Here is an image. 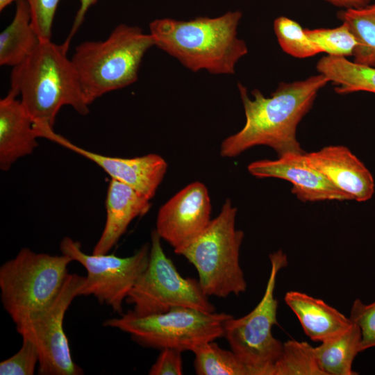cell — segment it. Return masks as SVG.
<instances>
[{
  "mask_svg": "<svg viewBox=\"0 0 375 375\" xmlns=\"http://www.w3.org/2000/svg\"><path fill=\"white\" fill-rule=\"evenodd\" d=\"M328 82L318 74L301 81L281 82L269 97L254 89L251 92L253 99L246 87L238 83L245 124L240 131L222 141L220 155L235 157L258 145L271 147L278 156L303 153L297 139V128L311 109L319 91Z\"/></svg>",
  "mask_w": 375,
  "mask_h": 375,
  "instance_id": "6da1fadb",
  "label": "cell"
},
{
  "mask_svg": "<svg viewBox=\"0 0 375 375\" xmlns=\"http://www.w3.org/2000/svg\"><path fill=\"white\" fill-rule=\"evenodd\" d=\"M242 17L235 10L216 17L156 19L149 24V34L155 47L192 72L233 74L238 62L248 53L245 42L238 36Z\"/></svg>",
  "mask_w": 375,
  "mask_h": 375,
  "instance_id": "7a4b0ae2",
  "label": "cell"
},
{
  "mask_svg": "<svg viewBox=\"0 0 375 375\" xmlns=\"http://www.w3.org/2000/svg\"><path fill=\"white\" fill-rule=\"evenodd\" d=\"M65 42L41 41L21 63L12 68V90L32 118L35 130L53 128L56 117L63 106L78 114L89 113L77 72L67 58Z\"/></svg>",
  "mask_w": 375,
  "mask_h": 375,
  "instance_id": "3957f363",
  "label": "cell"
},
{
  "mask_svg": "<svg viewBox=\"0 0 375 375\" xmlns=\"http://www.w3.org/2000/svg\"><path fill=\"white\" fill-rule=\"evenodd\" d=\"M154 46L149 33L122 24L103 41H85L72 57L88 105L102 95L133 84L146 52Z\"/></svg>",
  "mask_w": 375,
  "mask_h": 375,
  "instance_id": "277c9868",
  "label": "cell"
},
{
  "mask_svg": "<svg viewBox=\"0 0 375 375\" xmlns=\"http://www.w3.org/2000/svg\"><path fill=\"white\" fill-rule=\"evenodd\" d=\"M236 215L237 208L227 199L203 233L176 253L194 265L208 297L225 298L239 295L247 289L240 264L244 233L235 228Z\"/></svg>",
  "mask_w": 375,
  "mask_h": 375,
  "instance_id": "5b68a950",
  "label": "cell"
},
{
  "mask_svg": "<svg viewBox=\"0 0 375 375\" xmlns=\"http://www.w3.org/2000/svg\"><path fill=\"white\" fill-rule=\"evenodd\" d=\"M69 256L23 248L0 267L2 306L15 324L48 306L69 274Z\"/></svg>",
  "mask_w": 375,
  "mask_h": 375,
  "instance_id": "8992f818",
  "label": "cell"
},
{
  "mask_svg": "<svg viewBox=\"0 0 375 375\" xmlns=\"http://www.w3.org/2000/svg\"><path fill=\"white\" fill-rule=\"evenodd\" d=\"M231 317L224 312L178 307L142 317L128 310L118 317L106 319L103 325L128 333L143 347L183 352L192 351L201 344L223 337L224 323Z\"/></svg>",
  "mask_w": 375,
  "mask_h": 375,
  "instance_id": "52a82bcc",
  "label": "cell"
},
{
  "mask_svg": "<svg viewBox=\"0 0 375 375\" xmlns=\"http://www.w3.org/2000/svg\"><path fill=\"white\" fill-rule=\"evenodd\" d=\"M271 270L263 296L257 306L240 318L232 316L224 323V336L231 349L248 369L249 375H272L283 343L272 335L278 324V301L274 297L278 272L288 265L282 250L269 255Z\"/></svg>",
  "mask_w": 375,
  "mask_h": 375,
  "instance_id": "ba28073f",
  "label": "cell"
},
{
  "mask_svg": "<svg viewBox=\"0 0 375 375\" xmlns=\"http://www.w3.org/2000/svg\"><path fill=\"white\" fill-rule=\"evenodd\" d=\"M148 265L130 291L126 301L133 306L137 316H147L167 312L178 307L190 308L205 312H214L198 280L183 277L161 245V238L155 229L151 234Z\"/></svg>",
  "mask_w": 375,
  "mask_h": 375,
  "instance_id": "9c48e42d",
  "label": "cell"
},
{
  "mask_svg": "<svg viewBox=\"0 0 375 375\" xmlns=\"http://www.w3.org/2000/svg\"><path fill=\"white\" fill-rule=\"evenodd\" d=\"M85 276L68 274L57 296L42 310L17 324L22 337L31 340L39 354L40 375H82L83 370L72 359L64 331L65 313L79 296Z\"/></svg>",
  "mask_w": 375,
  "mask_h": 375,
  "instance_id": "30bf717a",
  "label": "cell"
},
{
  "mask_svg": "<svg viewBox=\"0 0 375 375\" xmlns=\"http://www.w3.org/2000/svg\"><path fill=\"white\" fill-rule=\"evenodd\" d=\"M151 244H143L133 255L119 257L114 254H88L81 244L70 237L60 243L61 253L83 266L87 272L79 296H92L101 304L123 314V303L135 282L146 269Z\"/></svg>",
  "mask_w": 375,
  "mask_h": 375,
  "instance_id": "8fae6325",
  "label": "cell"
},
{
  "mask_svg": "<svg viewBox=\"0 0 375 375\" xmlns=\"http://www.w3.org/2000/svg\"><path fill=\"white\" fill-rule=\"evenodd\" d=\"M210 214L207 188L199 181L191 183L160 208L155 230L177 253L203 233Z\"/></svg>",
  "mask_w": 375,
  "mask_h": 375,
  "instance_id": "7c38bea8",
  "label": "cell"
},
{
  "mask_svg": "<svg viewBox=\"0 0 375 375\" xmlns=\"http://www.w3.org/2000/svg\"><path fill=\"white\" fill-rule=\"evenodd\" d=\"M40 138L49 140L92 161L111 179L131 186L149 200L154 197L167 172L165 160L156 153L130 158L104 156L73 144L53 129L44 131Z\"/></svg>",
  "mask_w": 375,
  "mask_h": 375,
  "instance_id": "4fadbf2b",
  "label": "cell"
},
{
  "mask_svg": "<svg viewBox=\"0 0 375 375\" xmlns=\"http://www.w3.org/2000/svg\"><path fill=\"white\" fill-rule=\"evenodd\" d=\"M305 152L290 153L278 159H263L248 165L249 172L257 178H277L292 185L291 192L303 202L351 200L322 174L306 161Z\"/></svg>",
  "mask_w": 375,
  "mask_h": 375,
  "instance_id": "5bb4252c",
  "label": "cell"
},
{
  "mask_svg": "<svg viewBox=\"0 0 375 375\" xmlns=\"http://www.w3.org/2000/svg\"><path fill=\"white\" fill-rule=\"evenodd\" d=\"M304 156L310 167L322 174L351 200L363 202L372 197L375 189L372 174L347 147L331 145L305 153Z\"/></svg>",
  "mask_w": 375,
  "mask_h": 375,
  "instance_id": "9a60e30c",
  "label": "cell"
},
{
  "mask_svg": "<svg viewBox=\"0 0 375 375\" xmlns=\"http://www.w3.org/2000/svg\"><path fill=\"white\" fill-rule=\"evenodd\" d=\"M17 96L10 89L0 100V168L3 172L38 146L34 122Z\"/></svg>",
  "mask_w": 375,
  "mask_h": 375,
  "instance_id": "2e32d148",
  "label": "cell"
},
{
  "mask_svg": "<svg viewBox=\"0 0 375 375\" xmlns=\"http://www.w3.org/2000/svg\"><path fill=\"white\" fill-rule=\"evenodd\" d=\"M151 208L150 200L131 186L111 179L106 198L104 228L92 253H108L126 233L131 222Z\"/></svg>",
  "mask_w": 375,
  "mask_h": 375,
  "instance_id": "e0dca14e",
  "label": "cell"
},
{
  "mask_svg": "<svg viewBox=\"0 0 375 375\" xmlns=\"http://www.w3.org/2000/svg\"><path fill=\"white\" fill-rule=\"evenodd\" d=\"M299 319L305 334L314 342H324L347 330L352 322L323 300L299 291H289L284 297Z\"/></svg>",
  "mask_w": 375,
  "mask_h": 375,
  "instance_id": "ac0fdd59",
  "label": "cell"
},
{
  "mask_svg": "<svg viewBox=\"0 0 375 375\" xmlns=\"http://www.w3.org/2000/svg\"><path fill=\"white\" fill-rule=\"evenodd\" d=\"M40 42L32 24L28 2L17 0L11 23L0 34V65L17 66L36 49Z\"/></svg>",
  "mask_w": 375,
  "mask_h": 375,
  "instance_id": "d6986e66",
  "label": "cell"
},
{
  "mask_svg": "<svg viewBox=\"0 0 375 375\" xmlns=\"http://www.w3.org/2000/svg\"><path fill=\"white\" fill-rule=\"evenodd\" d=\"M315 347L317 362L324 375H356L353 362L361 352V332L352 322L342 334Z\"/></svg>",
  "mask_w": 375,
  "mask_h": 375,
  "instance_id": "ffe728a7",
  "label": "cell"
},
{
  "mask_svg": "<svg viewBox=\"0 0 375 375\" xmlns=\"http://www.w3.org/2000/svg\"><path fill=\"white\" fill-rule=\"evenodd\" d=\"M316 68L319 74L334 83L338 94L359 91L375 93V67L358 64L345 57L326 56L317 62Z\"/></svg>",
  "mask_w": 375,
  "mask_h": 375,
  "instance_id": "44dd1931",
  "label": "cell"
},
{
  "mask_svg": "<svg viewBox=\"0 0 375 375\" xmlns=\"http://www.w3.org/2000/svg\"><path fill=\"white\" fill-rule=\"evenodd\" d=\"M338 17L349 26L356 40L353 62L375 67V2L344 9L338 12Z\"/></svg>",
  "mask_w": 375,
  "mask_h": 375,
  "instance_id": "7402d4cb",
  "label": "cell"
},
{
  "mask_svg": "<svg viewBox=\"0 0 375 375\" xmlns=\"http://www.w3.org/2000/svg\"><path fill=\"white\" fill-rule=\"evenodd\" d=\"M194 366L198 375H249L248 369L231 350H226L214 341L196 347Z\"/></svg>",
  "mask_w": 375,
  "mask_h": 375,
  "instance_id": "603a6c76",
  "label": "cell"
},
{
  "mask_svg": "<svg viewBox=\"0 0 375 375\" xmlns=\"http://www.w3.org/2000/svg\"><path fill=\"white\" fill-rule=\"evenodd\" d=\"M272 375H324L315 352L307 342L289 340L283 343L281 355L275 362Z\"/></svg>",
  "mask_w": 375,
  "mask_h": 375,
  "instance_id": "cb8c5ba5",
  "label": "cell"
},
{
  "mask_svg": "<svg viewBox=\"0 0 375 375\" xmlns=\"http://www.w3.org/2000/svg\"><path fill=\"white\" fill-rule=\"evenodd\" d=\"M274 31L280 47L286 53L297 58L319 53L305 29L294 20L285 16L278 17L274 22Z\"/></svg>",
  "mask_w": 375,
  "mask_h": 375,
  "instance_id": "d4e9b609",
  "label": "cell"
},
{
  "mask_svg": "<svg viewBox=\"0 0 375 375\" xmlns=\"http://www.w3.org/2000/svg\"><path fill=\"white\" fill-rule=\"evenodd\" d=\"M305 31L319 53L335 57L353 56L356 40L345 23L333 28L305 29Z\"/></svg>",
  "mask_w": 375,
  "mask_h": 375,
  "instance_id": "484cf974",
  "label": "cell"
},
{
  "mask_svg": "<svg viewBox=\"0 0 375 375\" xmlns=\"http://www.w3.org/2000/svg\"><path fill=\"white\" fill-rule=\"evenodd\" d=\"M39 364V354L34 343L22 338L19 351L0 362L1 375H33Z\"/></svg>",
  "mask_w": 375,
  "mask_h": 375,
  "instance_id": "4316f807",
  "label": "cell"
},
{
  "mask_svg": "<svg viewBox=\"0 0 375 375\" xmlns=\"http://www.w3.org/2000/svg\"><path fill=\"white\" fill-rule=\"evenodd\" d=\"M349 319L361 332V351L375 347V301L365 304L356 299L351 308Z\"/></svg>",
  "mask_w": 375,
  "mask_h": 375,
  "instance_id": "83f0119b",
  "label": "cell"
},
{
  "mask_svg": "<svg viewBox=\"0 0 375 375\" xmlns=\"http://www.w3.org/2000/svg\"><path fill=\"white\" fill-rule=\"evenodd\" d=\"M32 24L41 41L51 40L53 22L60 0H26Z\"/></svg>",
  "mask_w": 375,
  "mask_h": 375,
  "instance_id": "f1b7e54d",
  "label": "cell"
},
{
  "mask_svg": "<svg viewBox=\"0 0 375 375\" xmlns=\"http://www.w3.org/2000/svg\"><path fill=\"white\" fill-rule=\"evenodd\" d=\"M182 351L174 349H164L154 364L151 366L150 375H181L183 374Z\"/></svg>",
  "mask_w": 375,
  "mask_h": 375,
  "instance_id": "f546056e",
  "label": "cell"
},
{
  "mask_svg": "<svg viewBox=\"0 0 375 375\" xmlns=\"http://www.w3.org/2000/svg\"><path fill=\"white\" fill-rule=\"evenodd\" d=\"M80 6L75 16L72 28L67 39L64 42L67 45L69 46L72 38L76 34L78 28L83 24L85 19V16L90 8V7L94 5L97 0H79Z\"/></svg>",
  "mask_w": 375,
  "mask_h": 375,
  "instance_id": "4dcf8cb0",
  "label": "cell"
},
{
  "mask_svg": "<svg viewBox=\"0 0 375 375\" xmlns=\"http://www.w3.org/2000/svg\"><path fill=\"white\" fill-rule=\"evenodd\" d=\"M335 6L344 9L358 8L369 5L372 0H324Z\"/></svg>",
  "mask_w": 375,
  "mask_h": 375,
  "instance_id": "1f68e13d",
  "label": "cell"
},
{
  "mask_svg": "<svg viewBox=\"0 0 375 375\" xmlns=\"http://www.w3.org/2000/svg\"><path fill=\"white\" fill-rule=\"evenodd\" d=\"M14 1L17 0H0V10H3L6 6L10 5Z\"/></svg>",
  "mask_w": 375,
  "mask_h": 375,
  "instance_id": "d6a6232c",
  "label": "cell"
}]
</instances>
